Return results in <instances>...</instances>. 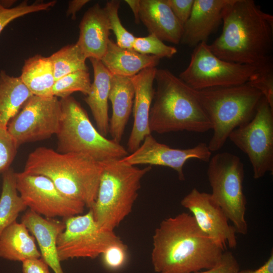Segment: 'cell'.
Wrapping results in <instances>:
<instances>
[{
	"mask_svg": "<svg viewBox=\"0 0 273 273\" xmlns=\"http://www.w3.org/2000/svg\"><path fill=\"white\" fill-rule=\"evenodd\" d=\"M225 250L183 212L163 219L153 236L151 261L157 273H193L214 266Z\"/></svg>",
	"mask_w": 273,
	"mask_h": 273,
	"instance_id": "6da1fadb",
	"label": "cell"
},
{
	"mask_svg": "<svg viewBox=\"0 0 273 273\" xmlns=\"http://www.w3.org/2000/svg\"><path fill=\"white\" fill-rule=\"evenodd\" d=\"M20 77L32 95L53 96L52 89L55 78L49 57L36 55L26 60Z\"/></svg>",
	"mask_w": 273,
	"mask_h": 273,
	"instance_id": "484cf974",
	"label": "cell"
},
{
	"mask_svg": "<svg viewBox=\"0 0 273 273\" xmlns=\"http://www.w3.org/2000/svg\"><path fill=\"white\" fill-rule=\"evenodd\" d=\"M102 163L97 197L90 209L102 229L114 231L131 212L141 180L151 166L140 168L120 159Z\"/></svg>",
	"mask_w": 273,
	"mask_h": 273,
	"instance_id": "8992f818",
	"label": "cell"
},
{
	"mask_svg": "<svg viewBox=\"0 0 273 273\" xmlns=\"http://www.w3.org/2000/svg\"><path fill=\"white\" fill-rule=\"evenodd\" d=\"M134 88L130 77L112 75L109 100L112 113L109 119V131L114 141L120 143L133 105Z\"/></svg>",
	"mask_w": 273,
	"mask_h": 273,
	"instance_id": "44dd1931",
	"label": "cell"
},
{
	"mask_svg": "<svg viewBox=\"0 0 273 273\" xmlns=\"http://www.w3.org/2000/svg\"><path fill=\"white\" fill-rule=\"evenodd\" d=\"M194 92L212 124L213 134L208 144L211 152L220 149L234 129L252 119L263 97L248 83Z\"/></svg>",
	"mask_w": 273,
	"mask_h": 273,
	"instance_id": "5b68a950",
	"label": "cell"
},
{
	"mask_svg": "<svg viewBox=\"0 0 273 273\" xmlns=\"http://www.w3.org/2000/svg\"><path fill=\"white\" fill-rule=\"evenodd\" d=\"M160 60L155 56L121 48L110 39L101 61L111 75L131 77L147 68L156 67Z\"/></svg>",
	"mask_w": 273,
	"mask_h": 273,
	"instance_id": "603a6c76",
	"label": "cell"
},
{
	"mask_svg": "<svg viewBox=\"0 0 273 273\" xmlns=\"http://www.w3.org/2000/svg\"><path fill=\"white\" fill-rule=\"evenodd\" d=\"M180 204L191 212L202 232L216 244L224 250L228 246L236 247L235 229L229 224L227 216L211 194L194 188L183 198Z\"/></svg>",
	"mask_w": 273,
	"mask_h": 273,
	"instance_id": "5bb4252c",
	"label": "cell"
},
{
	"mask_svg": "<svg viewBox=\"0 0 273 273\" xmlns=\"http://www.w3.org/2000/svg\"><path fill=\"white\" fill-rule=\"evenodd\" d=\"M247 83L260 91L270 107L273 109L272 67L265 70L256 78Z\"/></svg>",
	"mask_w": 273,
	"mask_h": 273,
	"instance_id": "e575fe53",
	"label": "cell"
},
{
	"mask_svg": "<svg viewBox=\"0 0 273 273\" xmlns=\"http://www.w3.org/2000/svg\"><path fill=\"white\" fill-rule=\"evenodd\" d=\"M240 266L233 253L225 250L219 260L211 268L193 273H238Z\"/></svg>",
	"mask_w": 273,
	"mask_h": 273,
	"instance_id": "d590c367",
	"label": "cell"
},
{
	"mask_svg": "<svg viewBox=\"0 0 273 273\" xmlns=\"http://www.w3.org/2000/svg\"><path fill=\"white\" fill-rule=\"evenodd\" d=\"M65 228L57 239L60 261L74 258L97 257L110 245L121 239L114 233L102 229L92 210L64 219Z\"/></svg>",
	"mask_w": 273,
	"mask_h": 273,
	"instance_id": "8fae6325",
	"label": "cell"
},
{
	"mask_svg": "<svg viewBox=\"0 0 273 273\" xmlns=\"http://www.w3.org/2000/svg\"><path fill=\"white\" fill-rule=\"evenodd\" d=\"M22 262V273H50L49 266L41 257Z\"/></svg>",
	"mask_w": 273,
	"mask_h": 273,
	"instance_id": "74e56055",
	"label": "cell"
},
{
	"mask_svg": "<svg viewBox=\"0 0 273 273\" xmlns=\"http://www.w3.org/2000/svg\"><path fill=\"white\" fill-rule=\"evenodd\" d=\"M223 28L210 51L228 62L256 64L271 61L273 16L253 0H232L225 8Z\"/></svg>",
	"mask_w": 273,
	"mask_h": 273,
	"instance_id": "7a4b0ae2",
	"label": "cell"
},
{
	"mask_svg": "<svg viewBox=\"0 0 273 273\" xmlns=\"http://www.w3.org/2000/svg\"><path fill=\"white\" fill-rule=\"evenodd\" d=\"M207 176L211 196L231 221L237 233L246 235L247 200L243 192L244 164L238 156L218 153L209 161Z\"/></svg>",
	"mask_w": 273,
	"mask_h": 273,
	"instance_id": "9c48e42d",
	"label": "cell"
},
{
	"mask_svg": "<svg viewBox=\"0 0 273 273\" xmlns=\"http://www.w3.org/2000/svg\"><path fill=\"white\" fill-rule=\"evenodd\" d=\"M229 139L249 157L253 177L273 172V109L263 97L252 119L234 129Z\"/></svg>",
	"mask_w": 273,
	"mask_h": 273,
	"instance_id": "30bf717a",
	"label": "cell"
},
{
	"mask_svg": "<svg viewBox=\"0 0 273 273\" xmlns=\"http://www.w3.org/2000/svg\"><path fill=\"white\" fill-rule=\"evenodd\" d=\"M61 115V103L57 97L32 95L10 120L7 130L18 147L43 141L57 133Z\"/></svg>",
	"mask_w": 273,
	"mask_h": 273,
	"instance_id": "7c38bea8",
	"label": "cell"
},
{
	"mask_svg": "<svg viewBox=\"0 0 273 273\" xmlns=\"http://www.w3.org/2000/svg\"><path fill=\"white\" fill-rule=\"evenodd\" d=\"M16 187V172L10 168L3 172L0 197V235L27 208Z\"/></svg>",
	"mask_w": 273,
	"mask_h": 273,
	"instance_id": "4316f807",
	"label": "cell"
},
{
	"mask_svg": "<svg viewBox=\"0 0 273 273\" xmlns=\"http://www.w3.org/2000/svg\"><path fill=\"white\" fill-rule=\"evenodd\" d=\"M132 49L140 54L155 56L160 59L171 58L177 52L175 47L166 45L153 34L144 37H135Z\"/></svg>",
	"mask_w": 273,
	"mask_h": 273,
	"instance_id": "4dcf8cb0",
	"label": "cell"
},
{
	"mask_svg": "<svg viewBox=\"0 0 273 273\" xmlns=\"http://www.w3.org/2000/svg\"><path fill=\"white\" fill-rule=\"evenodd\" d=\"M238 273H273V253L265 263L256 269H243L239 270Z\"/></svg>",
	"mask_w": 273,
	"mask_h": 273,
	"instance_id": "f35d334b",
	"label": "cell"
},
{
	"mask_svg": "<svg viewBox=\"0 0 273 273\" xmlns=\"http://www.w3.org/2000/svg\"><path fill=\"white\" fill-rule=\"evenodd\" d=\"M211 156V152L206 143H201L188 149H175L158 142L150 134L145 137L138 149L120 160L134 166L148 164L168 167L176 171L180 180H184L183 167L188 160L194 158L209 162Z\"/></svg>",
	"mask_w": 273,
	"mask_h": 273,
	"instance_id": "9a60e30c",
	"label": "cell"
},
{
	"mask_svg": "<svg viewBox=\"0 0 273 273\" xmlns=\"http://www.w3.org/2000/svg\"><path fill=\"white\" fill-rule=\"evenodd\" d=\"M105 266L110 270L122 267L127 258L126 246L120 241L109 246L101 254Z\"/></svg>",
	"mask_w": 273,
	"mask_h": 273,
	"instance_id": "d6a6232c",
	"label": "cell"
},
{
	"mask_svg": "<svg viewBox=\"0 0 273 273\" xmlns=\"http://www.w3.org/2000/svg\"><path fill=\"white\" fill-rule=\"evenodd\" d=\"M89 60L93 68L94 81L84 100L92 112L98 130L106 137L109 131L108 100L112 75L101 60L95 58Z\"/></svg>",
	"mask_w": 273,
	"mask_h": 273,
	"instance_id": "7402d4cb",
	"label": "cell"
},
{
	"mask_svg": "<svg viewBox=\"0 0 273 273\" xmlns=\"http://www.w3.org/2000/svg\"><path fill=\"white\" fill-rule=\"evenodd\" d=\"M16 187L27 207L46 218L65 219L82 214L85 207L83 203L64 196L43 175L16 172Z\"/></svg>",
	"mask_w": 273,
	"mask_h": 273,
	"instance_id": "4fadbf2b",
	"label": "cell"
},
{
	"mask_svg": "<svg viewBox=\"0 0 273 273\" xmlns=\"http://www.w3.org/2000/svg\"><path fill=\"white\" fill-rule=\"evenodd\" d=\"M79 34L76 42L86 58L101 60L110 40V24L106 12L99 4L84 14L79 25Z\"/></svg>",
	"mask_w": 273,
	"mask_h": 273,
	"instance_id": "d6986e66",
	"label": "cell"
},
{
	"mask_svg": "<svg viewBox=\"0 0 273 273\" xmlns=\"http://www.w3.org/2000/svg\"><path fill=\"white\" fill-rule=\"evenodd\" d=\"M157 69L155 67L147 68L130 77L134 88V121L127 147L131 153L138 149L145 137L151 133L149 115L155 94L153 84Z\"/></svg>",
	"mask_w": 273,
	"mask_h": 273,
	"instance_id": "2e32d148",
	"label": "cell"
},
{
	"mask_svg": "<svg viewBox=\"0 0 273 273\" xmlns=\"http://www.w3.org/2000/svg\"><path fill=\"white\" fill-rule=\"evenodd\" d=\"M18 148L7 129L0 128V172L10 168Z\"/></svg>",
	"mask_w": 273,
	"mask_h": 273,
	"instance_id": "836d02e7",
	"label": "cell"
},
{
	"mask_svg": "<svg viewBox=\"0 0 273 273\" xmlns=\"http://www.w3.org/2000/svg\"><path fill=\"white\" fill-rule=\"evenodd\" d=\"M120 2L118 0L108 1L104 7L112 30L116 38V43L119 47L132 49L135 37L129 32L122 24L118 16Z\"/></svg>",
	"mask_w": 273,
	"mask_h": 273,
	"instance_id": "f546056e",
	"label": "cell"
},
{
	"mask_svg": "<svg viewBox=\"0 0 273 273\" xmlns=\"http://www.w3.org/2000/svg\"><path fill=\"white\" fill-rule=\"evenodd\" d=\"M139 18L162 41L180 43L183 26L173 14L166 0H139Z\"/></svg>",
	"mask_w": 273,
	"mask_h": 273,
	"instance_id": "ffe728a7",
	"label": "cell"
},
{
	"mask_svg": "<svg viewBox=\"0 0 273 273\" xmlns=\"http://www.w3.org/2000/svg\"><path fill=\"white\" fill-rule=\"evenodd\" d=\"M232 0H194L191 15L183 26L180 43L195 47L207 42L222 21L224 11Z\"/></svg>",
	"mask_w": 273,
	"mask_h": 273,
	"instance_id": "e0dca14e",
	"label": "cell"
},
{
	"mask_svg": "<svg viewBox=\"0 0 273 273\" xmlns=\"http://www.w3.org/2000/svg\"><path fill=\"white\" fill-rule=\"evenodd\" d=\"M272 67L271 61L245 64L223 60L202 42L194 48L190 63L179 78L196 90L228 87L247 83Z\"/></svg>",
	"mask_w": 273,
	"mask_h": 273,
	"instance_id": "ba28073f",
	"label": "cell"
},
{
	"mask_svg": "<svg viewBox=\"0 0 273 273\" xmlns=\"http://www.w3.org/2000/svg\"><path fill=\"white\" fill-rule=\"evenodd\" d=\"M102 163L81 153L39 147L28 155L23 171L49 178L64 196L90 209L97 195Z\"/></svg>",
	"mask_w": 273,
	"mask_h": 273,
	"instance_id": "3957f363",
	"label": "cell"
},
{
	"mask_svg": "<svg viewBox=\"0 0 273 273\" xmlns=\"http://www.w3.org/2000/svg\"><path fill=\"white\" fill-rule=\"evenodd\" d=\"M89 2L88 0L70 1L66 12V15L67 16H71L72 19H75L76 13Z\"/></svg>",
	"mask_w": 273,
	"mask_h": 273,
	"instance_id": "ab89813d",
	"label": "cell"
},
{
	"mask_svg": "<svg viewBox=\"0 0 273 273\" xmlns=\"http://www.w3.org/2000/svg\"><path fill=\"white\" fill-rule=\"evenodd\" d=\"M156 89L149 115L151 132L203 133L212 124L194 89L167 69H157Z\"/></svg>",
	"mask_w": 273,
	"mask_h": 273,
	"instance_id": "277c9868",
	"label": "cell"
},
{
	"mask_svg": "<svg viewBox=\"0 0 273 273\" xmlns=\"http://www.w3.org/2000/svg\"><path fill=\"white\" fill-rule=\"evenodd\" d=\"M61 115L56 151L81 153L103 162L120 160L128 152L120 143L102 135L91 122L86 111L71 96L60 100Z\"/></svg>",
	"mask_w": 273,
	"mask_h": 273,
	"instance_id": "52a82bcc",
	"label": "cell"
},
{
	"mask_svg": "<svg viewBox=\"0 0 273 273\" xmlns=\"http://www.w3.org/2000/svg\"><path fill=\"white\" fill-rule=\"evenodd\" d=\"M2 8H4V7H3V0H1V1H0V9H1Z\"/></svg>",
	"mask_w": 273,
	"mask_h": 273,
	"instance_id": "b9f144b4",
	"label": "cell"
},
{
	"mask_svg": "<svg viewBox=\"0 0 273 273\" xmlns=\"http://www.w3.org/2000/svg\"><path fill=\"white\" fill-rule=\"evenodd\" d=\"M92 83L88 70H79L61 77L55 80L52 95L61 99L79 92L87 96L91 88Z\"/></svg>",
	"mask_w": 273,
	"mask_h": 273,
	"instance_id": "f1b7e54d",
	"label": "cell"
},
{
	"mask_svg": "<svg viewBox=\"0 0 273 273\" xmlns=\"http://www.w3.org/2000/svg\"><path fill=\"white\" fill-rule=\"evenodd\" d=\"M125 2L132 10L135 23L137 24L139 23L140 22L139 18V0H125Z\"/></svg>",
	"mask_w": 273,
	"mask_h": 273,
	"instance_id": "60d3db41",
	"label": "cell"
},
{
	"mask_svg": "<svg viewBox=\"0 0 273 273\" xmlns=\"http://www.w3.org/2000/svg\"><path fill=\"white\" fill-rule=\"evenodd\" d=\"M32 94L21 78L0 71V128L7 129L10 120L16 115Z\"/></svg>",
	"mask_w": 273,
	"mask_h": 273,
	"instance_id": "d4e9b609",
	"label": "cell"
},
{
	"mask_svg": "<svg viewBox=\"0 0 273 273\" xmlns=\"http://www.w3.org/2000/svg\"><path fill=\"white\" fill-rule=\"evenodd\" d=\"M21 220L37 241L41 258L54 273H64L57 246L58 237L65 228L64 221L46 218L29 209L23 215Z\"/></svg>",
	"mask_w": 273,
	"mask_h": 273,
	"instance_id": "ac0fdd59",
	"label": "cell"
},
{
	"mask_svg": "<svg viewBox=\"0 0 273 273\" xmlns=\"http://www.w3.org/2000/svg\"><path fill=\"white\" fill-rule=\"evenodd\" d=\"M22 222L14 221L0 235V257L23 262L39 258L40 253L34 237Z\"/></svg>",
	"mask_w": 273,
	"mask_h": 273,
	"instance_id": "cb8c5ba5",
	"label": "cell"
},
{
	"mask_svg": "<svg viewBox=\"0 0 273 273\" xmlns=\"http://www.w3.org/2000/svg\"><path fill=\"white\" fill-rule=\"evenodd\" d=\"M49 57L55 80L74 72L88 70L85 63L87 58L76 43L62 48Z\"/></svg>",
	"mask_w": 273,
	"mask_h": 273,
	"instance_id": "83f0119b",
	"label": "cell"
},
{
	"mask_svg": "<svg viewBox=\"0 0 273 273\" xmlns=\"http://www.w3.org/2000/svg\"><path fill=\"white\" fill-rule=\"evenodd\" d=\"M166 2L184 26L191 15L194 0H166Z\"/></svg>",
	"mask_w": 273,
	"mask_h": 273,
	"instance_id": "8d00e7d4",
	"label": "cell"
},
{
	"mask_svg": "<svg viewBox=\"0 0 273 273\" xmlns=\"http://www.w3.org/2000/svg\"><path fill=\"white\" fill-rule=\"evenodd\" d=\"M56 3V1H53L47 3L35 2L29 5L27 1H24L11 8H2L0 9V33L13 20L29 13L47 10L55 6Z\"/></svg>",
	"mask_w": 273,
	"mask_h": 273,
	"instance_id": "1f68e13d",
	"label": "cell"
}]
</instances>
